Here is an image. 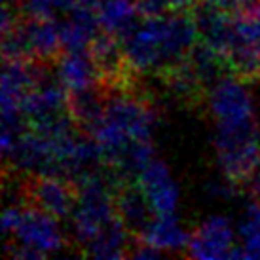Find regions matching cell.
I'll return each mask as SVG.
<instances>
[{"instance_id": "obj_16", "label": "cell", "mask_w": 260, "mask_h": 260, "mask_svg": "<svg viewBox=\"0 0 260 260\" xmlns=\"http://www.w3.org/2000/svg\"><path fill=\"white\" fill-rule=\"evenodd\" d=\"M188 65L192 67V71L196 73V76L200 78L203 86L207 87L209 91L211 87L218 84L222 78L230 76V65L220 51H217L215 48H211L207 44L198 42L194 44V48L188 53Z\"/></svg>"}, {"instance_id": "obj_2", "label": "cell", "mask_w": 260, "mask_h": 260, "mask_svg": "<svg viewBox=\"0 0 260 260\" xmlns=\"http://www.w3.org/2000/svg\"><path fill=\"white\" fill-rule=\"evenodd\" d=\"M158 122V109L143 89L109 93L105 114L91 133L101 146L103 164L133 141H152Z\"/></svg>"}, {"instance_id": "obj_7", "label": "cell", "mask_w": 260, "mask_h": 260, "mask_svg": "<svg viewBox=\"0 0 260 260\" xmlns=\"http://www.w3.org/2000/svg\"><path fill=\"white\" fill-rule=\"evenodd\" d=\"M238 232L226 217L215 215L205 218L190 236L186 256L203 260L232 258L236 249Z\"/></svg>"}, {"instance_id": "obj_5", "label": "cell", "mask_w": 260, "mask_h": 260, "mask_svg": "<svg viewBox=\"0 0 260 260\" xmlns=\"http://www.w3.org/2000/svg\"><path fill=\"white\" fill-rule=\"evenodd\" d=\"M23 184L27 205H35L38 209L50 213L57 220L73 215L78 198L76 182L57 175H25Z\"/></svg>"}, {"instance_id": "obj_4", "label": "cell", "mask_w": 260, "mask_h": 260, "mask_svg": "<svg viewBox=\"0 0 260 260\" xmlns=\"http://www.w3.org/2000/svg\"><path fill=\"white\" fill-rule=\"evenodd\" d=\"M65 247L59 220L50 213L27 205L15 232L6 238V253L15 260H40Z\"/></svg>"}, {"instance_id": "obj_24", "label": "cell", "mask_w": 260, "mask_h": 260, "mask_svg": "<svg viewBox=\"0 0 260 260\" xmlns=\"http://www.w3.org/2000/svg\"><path fill=\"white\" fill-rule=\"evenodd\" d=\"M258 141H260V123H258Z\"/></svg>"}, {"instance_id": "obj_10", "label": "cell", "mask_w": 260, "mask_h": 260, "mask_svg": "<svg viewBox=\"0 0 260 260\" xmlns=\"http://www.w3.org/2000/svg\"><path fill=\"white\" fill-rule=\"evenodd\" d=\"M137 182L150 202L156 215L175 213L179 203V186L175 182L169 167L161 159H152L150 164L139 175Z\"/></svg>"}, {"instance_id": "obj_1", "label": "cell", "mask_w": 260, "mask_h": 260, "mask_svg": "<svg viewBox=\"0 0 260 260\" xmlns=\"http://www.w3.org/2000/svg\"><path fill=\"white\" fill-rule=\"evenodd\" d=\"M120 40L135 73L159 76L188 57L198 42V29L190 12H169L143 17Z\"/></svg>"}, {"instance_id": "obj_9", "label": "cell", "mask_w": 260, "mask_h": 260, "mask_svg": "<svg viewBox=\"0 0 260 260\" xmlns=\"http://www.w3.org/2000/svg\"><path fill=\"white\" fill-rule=\"evenodd\" d=\"M194 17L198 40L224 55L232 37V14L224 6L209 0H198L190 10Z\"/></svg>"}, {"instance_id": "obj_12", "label": "cell", "mask_w": 260, "mask_h": 260, "mask_svg": "<svg viewBox=\"0 0 260 260\" xmlns=\"http://www.w3.org/2000/svg\"><path fill=\"white\" fill-rule=\"evenodd\" d=\"M107 101H109V91L101 84L69 91V112L80 129L91 135L105 114Z\"/></svg>"}, {"instance_id": "obj_3", "label": "cell", "mask_w": 260, "mask_h": 260, "mask_svg": "<svg viewBox=\"0 0 260 260\" xmlns=\"http://www.w3.org/2000/svg\"><path fill=\"white\" fill-rule=\"evenodd\" d=\"M213 146L217 152L220 173L241 186L249 181L254 167L260 164L258 123L215 125Z\"/></svg>"}, {"instance_id": "obj_14", "label": "cell", "mask_w": 260, "mask_h": 260, "mask_svg": "<svg viewBox=\"0 0 260 260\" xmlns=\"http://www.w3.org/2000/svg\"><path fill=\"white\" fill-rule=\"evenodd\" d=\"M141 239H145L146 243H150L164 253H179L186 256L190 234L179 222L175 213H167V215H156L152 218V222L148 224Z\"/></svg>"}, {"instance_id": "obj_23", "label": "cell", "mask_w": 260, "mask_h": 260, "mask_svg": "<svg viewBox=\"0 0 260 260\" xmlns=\"http://www.w3.org/2000/svg\"><path fill=\"white\" fill-rule=\"evenodd\" d=\"M209 2H217V4H220V6H224L226 10H228V6L232 4V0H209Z\"/></svg>"}, {"instance_id": "obj_18", "label": "cell", "mask_w": 260, "mask_h": 260, "mask_svg": "<svg viewBox=\"0 0 260 260\" xmlns=\"http://www.w3.org/2000/svg\"><path fill=\"white\" fill-rule=\"evenodd\" d=\"M236 232L238 245L232 258H260V200L247 203Z\"/></svg>"}, {"instance_id": "obj_21", "label": "cell", "mask_w": 260, "mask_h": 260, "mask_svg": "<svg viewBox=\"0 0 260 260\" xmlns=\"http://www.w3.org/2000/svg\"><path fill=\"white\" fill-rule=\"evenodd\" d=\"M245 186L249 188V192L253 194V198L260 200V164L254 167L253 175L249 177V181L245 182Z\"/></svg>"}, {"instance_id": "obj_8", "label": "cell", "mask_w": 260, "mask_h": 260, "mask_svg": "<svg viewBox=\"0 0 260 260\" xmlns=\"http://www.w3.org/2000/svg\"><path fill=\"white\" fill-rule=\"evenodd\" d=\"M114 205L116 217L131 234V238H141L152 218L156 217V211L152 209L148 198L137 181L122 182L116 188Z\"/></svg>"}, {"instance_id": "obj_6", "label": "cell", "mask_w": 260, "mask_h": 260, "mask_svg": "<svg viewBox=\"0 0 260 260\" xmlns=\"http://www.w3.org/2000/svg\"><path fill=\"white\" fill-rule=\"evenodd\" d=\"M209 109L215 125H241L254 122L253 99L243 86V80L234 74L222 78L207 93Z\"/></svg>"}, {"instance_id": "obj_15", "label": "cell", "mask_w": 260, "mask_h": 260, "mask_svg": "<svg viewBox=\"0 0 260 260\" xmlns=\"http://www.w3.org/2000/svg\"><path fill=\"white\" fill-rule=\"evenodd\" d=\"M131 239H133L131 234L125 230L120 218L116 217L93 239H89L80 251L84 256H91V258H122L129 253Z\"/></svg>"}, {"instance_id": "obj_19", "label": "cell", "mask_w": 260, "mask_h": 260, "mask_svg": "<svg viewBox=\"0 0 260 260\" xmlns=\"http://www.w3.org/2000/svg\"><path fill=\"white\" fill-rule=\"evenodd\" d=\"M23 15L29 17H53L57 12H69V0H17Z\"/></svg>"}, {"instance_id": "obj_11", "label": "cell", "mask_w": 260, "mask_h": 260, "mask_svg": "<svg viewBox=\"0 0 260 260\" xmlns=\"http://www.w3.org/2000/svg\"><path fill=\"white\" fill-rule=\"evenodd\" d=\"M61 27V44L63 51H87L95 37L101 32V23L95 8L76 6L69 10V17Z\"/></svg>"}, {"instance_id": "obj_13", "label": "cell", "mask_w": 260, "mask_h": 260, "mask_svg": "<svg viewBox=\"0 0 260 260\" xmlns=\"http://www.w3.org/2000/svg\"><path fill=\"white\" fill-rule=\"evenodd\" d=\"M55 76L67 91L99 84V73L89 51H63L55 59Z\"/></svg>"}, {"instance_id": "obj_20", "label": "cell", "mask_w": 260, "mask_h": 260, "mask_svg": "<svg viewBox=\"0 0 260 260\" xmlns=\"http://www.w3.org/2000/svg\"><path fill=\"white\" fill-rule=\"evenodd\" d=\"M135 2L143 17H158L171 12L167 0H135Z\"/></svg>"}, {"instance_id": "obj_22", "label": "cell", "mask_w": 260, "mask_h": 260, "mask_svg": "<svg viewBox=\"0 0 260 260\" xmlns=\"http://www.w3.org/2000/svg\"><path fill=\"white\" fill-rule=\"evenodd\" d=\"M103 0H69V6H71V10L76 6H86V8H99V4H101Z\"/></svg>"}, {"instance_id": "obj_17", "label": "cell", "mask_w": 260, "mask_h": 260, "mask_svg": "<svg viewBox=\"0 0 260 260\" xmlns=\"http://www.w3.org/2000/svg\"><path fill=\"white\" fill-rule=\"evenodd\" d=\"M97 15L101 29L118 38L125 37L143 19L135 0H103L97 8Z\"/></svg>"}]
</instances>
